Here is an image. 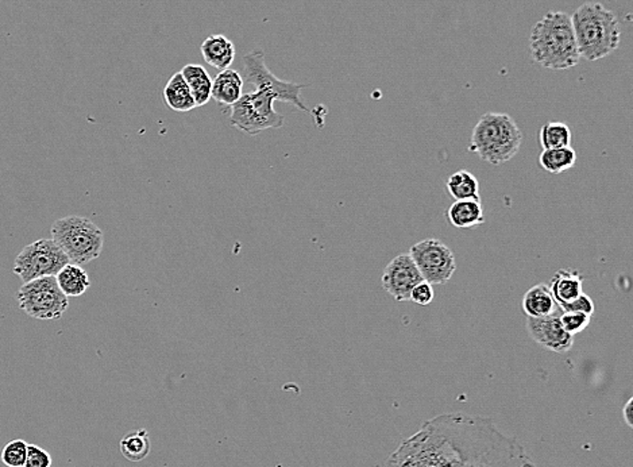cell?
<instances>
[{
  "label": "cell",
  "mask_w": 633,
  "mask_h": 467,
  "mask_svg": "<svg viewBox=\"0 0 633 467\" xmlns=\"http://www.w3.org/2000/svg\"><path fill=\"white\" fill-rule=\"evenodd\" d=\"M390 467H537L489 417L446 413L428 420L388 459Z\"/></svg>",
  "instance_id": "1"
},
{
  "label": "cell",
  "mask_w": 633,
  "mask_h": 467,
  "mask_svg": "<svg viewBox=\"0 0 633 467\" xmlns=\"http://www.w3.org/2000/svg\"><path fill=\"white\" fill-rule=\"evenodd\" d=\"M535 63L550 71H567L580 63L570 15L550 11L535 23L529 38Z\"/></svg>",
  "instance_id": "2"
},
{
  "label": "cell",
  "mask_w": 633,
  "mask_h": 467,
  "mask_svg": "<svg viewBox=\"0 0 633 467\" xmlns=\"http://www.w3.org/2000/svg\"><path fill=\"white\" fill-rule=\"evenodd\" d=\"M576 48L581 58L598 61L617 50L621 41L619 19L604 4H583L571 15Z\"/></svg>",
  "instance_id": "3"
},
{
  "label": "cell",
  "mask_w": 633,
  "mask_h": 467,
  "mask_svg": "<svg viewBox=\"0 0 633 467\" xmlns=\"http://www.w3.org/2000/svg\"><path fill=\"white\" fill-rule=\"evenodd\" d=\"M522 140L524 135L511 115L486 112L473 128L469 151L490 165L500 166L516 157Z\"/></svg>",
  "instance_id": "4"
},
{
  "label": "cell",
  "mask_w": 633,
  "mask_h": 467,
  "mask_svg": "<svg viewBox=\"0 0 633 467\" xmlns=\"http://www.w3.org/2000/svg\"><path fill=\"white\" fill-rule=\"evenodd\" d=\"M51 240L68 256L69 263L86 265L99 258L104 246V234L91 219L84 217L61 218L51 225Z\"/></svg>",
  "instance_id": "5"
},
{
  "label": "cell",
  "mask_w": 633,
  "mask_h": 467,
  "mask_svg": "<svg viewBox=\"0 0 633 467\" xmlns=\"http://www.w3.org/2000/svg\"><path fill=\"white\" fill-rule=\"evenodd\" d=\"M276 100L284 103L282 95L270 87H259L256 91L242 95L230 107V125L251 137L269 128H282L285 119L274 110L273 103Z\"/></svg>",
  "instance_id": "6"
},
{
  "label": "cell",
  "mask_w": 633,
  "mask_h": 467,
  "mask_svg": "<svg viewBox=\"0 0 633 467\" xmlns=\"http://www.w3.org/2000/svg\"><path fill=\"white\" fill-rule=\"evenodd\" d=\"M18 304L27 317L58 320L69 307V300L58 288L56 277H41L25 282L17 294Z\"/></svg>",
  "instance_id": "7"
},
{
  "label": "cell",
  "mask_w": 633,
  "mask_h": 467,
  "mask_svg": "<svg viewBox=\"0 0 633 467\" xmlns=\"http://www.w3.org/2000/svg\"><path fill=\"white\" fill-rule=\"evenodd\" d=\"M69 264L68 256L54 241L38 240L23 248L14 263V273L23 282L41 277H56Z\"/></svg>",
  "instance_id": "8"
},
{
  "label": "cell",
  "mask_w": 633,
  "mask_h": 467,
  "mask_svg": "<svg viewBox=\"0 0 633 467\" xmlns=\"http://www.w3.org/2000/svg\"><path fill=\"white\" fill-rule=\"evenodd\" d=\"M408 254L418 266L424 281L432 287L446 285L457 271V261L452 249L436 238L415 243L409 249Z\"/></svg>",
  "instance_id": "9"
},
{
  "label": "cell",
  "mask_w": 633,
  "mask_h": 467,
  "mask_svg": "<svg viewBox=\"0 0 633 467\" xmlns=\"http://www.w3.org/2000/svg\"><path fill=\"white\" fill-rule=\"evenodd\" d=\"M243 81L256 87H272L282 92L285 97V103L296 107L300 111H310L301 99V89H305V84L293 83L279 79L267 68L265 63V51L254 50L247 53L243 58Z\"/></svg>",
  "instance_id": "10"
},
{
  "label": "cell",
  "mask_w": 633,
  "mask_h": 467,
  "mask_svg": "<svg viewBox=\"0 0 633 467\" xmlns=\"http://www.w3.org/2000/svg\"><path fill=\"white\" fill-rule=\"evenodd\" d=\"M421 281L423 277L408 253L395 256L383 269L382 288L396 302H409L412 289Z\"/></svg>",
  "instance_id": "11"
},
{
  "label": "cell",
  "mask_w": 633,
  "mask_h": 467,
  "mask_svg": "<svg viewBox=\"0 0 633 467\" xmlns=\"http://www.w3.org/2000/svg\"><path fill=\"white\" fill-rule=\"evenodd\" d=\"M527 330L534 342L552 353L565 354L574 345V336L563 328L560 310L544 318H527Z\"/></svg>",
  "instance_id": "12"
},
{
  "label": "cell",
  "mask_w": 633,
  "mask_h": 467,
  "mask_svg": "<svg viewBox=\"0 0 633 467\" xmlns=\"http://www.w3.org/2000/svg\"><path fill=\"white\" fill-rule=\"evenodd\" d=\"M243 77L235 69L219 71L212 80L211 99L215 100L219 106L230 109L243 95Z\"/></svg>",
  "instance_id": "13"
},
{
  "label": "cell",
  "mask_w": 633,
  "mask_h": 467,
  "mask_svg": "<svg viewBox=\"0 0 633 467\" xmlns=\"http://www.w3.org/2000/svg\"><path fill=\"white\" fill-rule=\"evenodd\" d=\"M200 51L205 63L218 71L230 68L235 60V46L230 38L223 34H213L205 38L200 46Z\"/></svg>",
  "instance_id": "14"
},
{
  "label": "cell",
  "mask_w": 633,
  "mask_h": 467,
  "mask_svg": "<svg viewBox=\"0 0 633 467\" xmlns=\"http://www.w3.org/2000/svg\"><path fill=\"white\" fill-rule=\"evenodd\" d=\"M583 274L575 269H560L552 276L548 288L552 291L558 307L573 302L583 295Z\"/></svg>",
  "instance_id": "15"
},
{
  "label": "cell",
  "mask_w": 633,
  "mask_h": 467,
  "mask_svg": "<svg viewBox=\"0 0 633 467\" xmlns=\"http://www.w3.org/2000/svg\"><path fill=\"white\" fill-rule=\"evenodd\" d=\"M522 312L527 318H544L560 312L557 302L548 285L537 284L522 296Z\"/></svg>",
  "instance_id": "16"
},
{
  "label": "cell",
  "mask_w": 633,
  "mask_h": 467,
  "mask_svg": "<svg viewBox=\"0 0 633 467\" xmlns=\"http://www.w3.org/2000/svg\"><path fill=\"white\" fill-rule=\"evenodd\" d=\"M450 225L457 228H472L485 223L481 200H455L446 211Z\"/></svg>",
  "instance_id": "17"
},
{
  "label": "cell",
  "mask_w": 633,
  "mask_h": 467,
  "mask_svg": "<svg viewBox=\"0 0 633 467\" xmlns=\"http://www.w3.org/2000/svg\"><path fill=\"white\" fill-rule=\"evenodd\" d=\"M162 96H164L165 104L172 111L189 112L197 109L194 96L190 94L189 87H188L187 81L184 80V77L180 72H177L169 79L164 91H162Z\"/></svg>",
  "instance_id": "18"
},
{
  "label": "cell",
  "mask_w": 633,
  "mask_h": 467,
  "mask_svg": "<svg viewBox=\"0 0 633 467\" xmlns=\"http://www.w3.org/2000/svg\"><path fill=\"white\" fill-rule=\"evenodd\" d=\"M180 73L187 81L190 94L197 103V107L205 106L211 100V89H212V79H211L207 69L199 64H188Z\"/></svg>",
  "instance_id": "19"
},
{
  "label": "cell",
  "mask_w": 633,
  "mask_h": 467,
  "mask_svg": "<svg viewBox=\"0 0 633 467\" xmlns=\"http://www.w3.org/2000/svg\"><path fill=\"white\" fill-rule=\"evenodd\" d=\"M58 288L61 289L66 297H79L86 294L91 287V279L89 273L81 265L76 264H66L58 274H56Z\"/></svg>",
  "instance_id": "20"
},
{
  "label": "cell",
  "mask_w": 633,
  "mask_h": 467,
  "mask_svg": "<svg viewBox=\"0 0 633 467\" xmlns=\"http://www.w3.org/2000/svg\"><path fill=\"white\" fill-rule=\"evenodd\" d=\"M447 191L455 200H481L480 183L472 172H455L447 179Z\"/></svg>",
  "instance_id": "21"
},
{
  "label": "cell",
  "mask_w": 633,
  "mask_h": 467,
  "mask_svg": "<svg viewBox=\"0 0 633 467\" xmlns=\"http://www.w3.org/2000/svg\"><path fill=\"white\" fill-rule=\"evenodd\" d=\"M120 448V453L127 461H143L151 451V436L146 430L130 431L123 436Z\"/></svg>",
  "instance_id": "22"
},
{
  "label": "cell",
  "mask_w": 633,
  "mask_h": 467,
  "mask_svg": "<svg viewBox=\"0 0 633 467\" xmlns=\"http://www.w3.org/2000/svg\"><path fill=\"white\" fill-rule=\"evenodd\" d=\"M540 165L550 173L560 174L573 168L576 163V153L571 146L567 148L543 149Z\"/></svg>",
  "instance_id": "23"
},
{
  "label": "cell",
  "mask_w": 633,
  "mask_h": 467,
  "mask_svg": "<svg viewBox=\"0 0 633 467\" xmlns=\"http://www.w3.org/2000/svg\"><path fill=\"white\" fill-rule=\"evenodd\" d=\"M540 143L543 149L567 148L571 145V130L563 122H547L540 128Z\"/></svg>",
  "instance_id": "24"
},
{
  "label": "cell",
  "mask_w": 633,
  "mask_h": 467,
  "mask_svg": "<svg viewBox=\"0 0 633 467\" xmlns=\"http://www.w3.org/2000/svg\"><path fill=\"white\" fill-rule=\"evenodd\" d=\"M27 446L29 445L23 439H14L4 446L0 459L7 467H23L27 456Z\"/></svg>",
  "instance_id": "25"
},
{
  "label": "cell",
  "mask_w": 633,
  "mask_h": 467,
  "mask_svg": "<svg viewBox=\"0 0 633 467\" xmlns=\"http://www.w3.org/2000/svg\"><path fill=\"white\" fill-rule=\"evenodd\" d=\"M591 317L581 312H560V323L571 336L583 333L591 325Z\"/></svg>",
  "instance_id": "26"
},
{
  "label": "cell",
  "mask_w": 633,
  "mask_h": 467,
  "mask_svg": "<svg viewBox=\"0 0 633 467\" xmlns=\"http://www.w3.org/2000/svg\"><path fill=\"white\" fill-rule=\"evenodd\" d=\"M50 454L43 450L40 446H27V456H26L25 466L23 467H51Z\"/></svg>",
  "instance_id": "27"
},
{
  "label": "cell",
  "mask_w": 633,
  "mask_h": 467,
  "mask_svg": "<svg viewBox=\"0 0 633 467\" xmlns=\"http://www.w3.org/2000/svg\"><path fill=\"white\" fill-rule=\"evenodd\" d=\"M560 310V312H581V314H586L591 317V315L594 314L596 307H594L593 300H591L588 295L583 294L576 297V299H574L573 302L562 305Z\"/></svg>",
  "instance_id": "28"
},
{
  "label": "cell",
  "mask_w": 633,
  "mask_h": 467,
  "mask_svg": "<svg viewBox=\"0 0 633 467\" xmlns=\"http://www.w3.org/2000/svg\"><path fill=\"white\" fill-rule=\"evenodd\" d=\"M434 297L435 292L432 285L423 279V281L416 285L415 288L412 289L409 302H413L415 304L423 305L424 307V305L431 304Z\"/></svg>",
  "instance_id": "29"
},
{
  "label": "cell",
  "mask_w": 633,
  "mask_h": 467,
  "mask_svg": "<svg viewBox=\"0 0 633 467\" xmlns=\"http://www.w3.org/2000/svg\"><path fill=\"white\" fill-rule=\"evenodd\" d=\"M633 397L628 400L627 404L622 408V417H624L625 423H627L628 427L633 428Z\"/></svg>",
  "instance_id": "30"
}]
</instances>
